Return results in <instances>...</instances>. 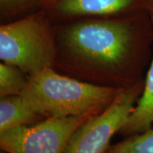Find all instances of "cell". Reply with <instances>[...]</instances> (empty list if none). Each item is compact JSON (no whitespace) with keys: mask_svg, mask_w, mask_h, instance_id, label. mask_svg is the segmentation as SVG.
Instances as JSON below:
<instances>
[{"mask_svg":"<svg viewBox=\"0 0 153 153\" xmlns=\"http://www.w3.org/2000/svg\"><path fill=\"white\" fill-rule=\"evenodd\" d=\"M61 27L55 34L56 62L62 61L73 73L121 88L142 79L153 44L150 13L80 18Z\"/></svg>","mask_w":153,"mask_h":153,"instance_id":"6da1fadb","label":"cell"},{"mask_svg":"<svg viewBox=\"0 0 153 153\" xmlns=\"http://www.w3.org/2000/svg\"><path fill=\"white\" fill-rule=\"evenodd\" d=\"M123 89L81 81L47 68L29 76L22 96L30 108L47 118L98 114Z\"/></svg>","mask_w":153,"mask_h":153,"instance_id":"7a4b0ae2","label":"cell"},{"mask_svg":"<svg viewBox=\"0 0 153 153\" xmlns=\"http://www.w3.org/2000/svg\"><path fill=\"white\" fill-rule=\"evenodd\" d=\"M50 16L41 10L0 27V59L17 66L31 76L53 68L57 58V43Z\"/></svg>","mask_w":153,"mask_h":153,"instance_id":"3957f363","label":"cell"},{"mask_svg":"<svg viewBox=\"0 0 153 153\" xmlns=\"http://www.w3.org/2000/svg\"><path fill=\"white\" fill-rule=\"evenodd\" d=\"M145 79L125 88L104 111L88 119L72 134L63 153H105L142 94Z\"/></svg>","mask_w":153,"mask_h":153,"instance_id":"277c9868","label":"cell"},{"mask_svg":"<svg viewBox=\"0 0 153 153\" xmlns=\"http://www.w3.org/2000/svg\"><path fill=\"white\" fill-rule=\"evenodd\" d=\"M94 115L51 117L0 133L5 153H63L72 134Z\"/></svg>","mask_w":153,"mask_h":153,"instance_id":"5b68a950","label":"cell"},{"mask_svg":"<svg viewBox=\"0 0 153 153\" xmlns=\"http://www.w3.org/2000/svg\"><path fill=\"white\" fill-rule=\"evenodd\" d=\"M49 16L71 21L80 18H107L146 12L152 14L147 0H58L47 11Z\"/></svg>","mask_w":153,"mask_h":153,"instance_id":"8992f818","label":"cell"},{"mask_svg":"<svg viewBox=\"0 0 153 153\" xmlns=\"http://www.w3.org/2000/svg\"><path fill=\"white\" fill-rule=\"evenodd\" d=\"M153 22V13L151 14ZM153 126V55L148 67L142 94L119 134L130 136L146 131Z\"/></svg>","mask_w":153,"mask_h":153,"instance_id":"52a82bcc","label":"cell"},{"mask_svg":"<svg viewBox=\"0 0 153 153\" xmlns=\"http://www.w3.org/2000/svg\"><path fill=\"white\" fill-rule=\"evenodd\" d=\"M44 119L28 106L22 94L0 97V133L24 125H32Z\"/></svg>","mask_w":153,"mask_h":153,"instance_id":"ba28073f","label":"cell"},{"mask_svg":"<svg viewBox=\"0 0 153 153\" xmlns=\"http://www.w3.org/2000/svg\"><path fill=\"white\" fill-rule=\"evenodd\" d=\"M29 76L17 66L4 62L0 64V97L22 94Z\"/></svg>","mask_w":153,"mask_h":153,"instance_id":"9c48e42d","label":"cell"},{"mask_svg":"<svg viewBox=\"0 0 153 153\" xmlns=\"http://www.w3.org/2000/svg\"><path fill=\"white\" fill-rule=\"evenodd\" d=\"M105 153H153V126L146 131L127 136L111 145Z\"/></svg>","mask_w":153,"mask_h":153,"instance_id":"30bf717a","label":"cell"},{"mask_svg":"<svg viewBox=\"0 0 153 153\" xmlns=\"http://www.w3.org/2000/svg\"><path fill=\"white\" fill-rule=\"evenodd\" d=\"M41 10H44L41 0H0L2 22H13Z\"/></svg>","mask_w":153,"mask_h":153,"instance_id":"8fae6325","label":"cell"},{"mask_svg":"<svg viewBox=\"0 0 153 153\" xmlns=\"http://www.w3.org/2000/svg\"><path fill=\"white\" fill-rule=\"evenodd\" d=\"M57 1L58 0H41L42 4H43V8L46 11L50 10L52 8V6L54 5Z\"/></svg>","mask_w":153,"mask_h":153,"instance_id":"7c38bea8","label":"cell"},{"mask_svg":"<svg viewBox=\"0 0 153 153\" xmlns=\"http://www.w3.org/2000/svg\"><path fill=\"white\" fill-rule=\"evenodd\" d=\"M147 1L152 8V13H153V0H147Z\"/></svg>","mask_w":153,"mask_h":153,"instance_id":"4fadbf2b","label":"cell"},{"mask_svg":"<svg viewBox=\"0 0 153 153\" xmlns=\"http://www.w3.org/2000/svg\"><path fill=\"white\" fill-rule=\"evenodd\" d=\"M1 153H5V152H3V151H2V152H1Z\"/></svg>","mask_w":153,"mask_h":153,"instance_id":"5bb4252c","label":"cell"}]
</instances>
